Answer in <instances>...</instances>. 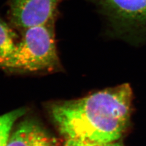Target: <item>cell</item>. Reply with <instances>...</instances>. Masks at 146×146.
Here are the masks:
<instances>
[{
    "mask_svg": "<svg viewBox=\"0 0 146 146\" xmlns=\"http://www.w3.org/2000/svg\"><path fill=\"white\" fill-rule=\"evenodd\" d=\"M6 146H62L37 121L26 119L12 130Z\"/></svg>",
    "mask_w": 146,
    "mask_h": 146,
    "instance_id": "cell-5",
    "label": "cell"
},
{
    "mask_svg": "<svg viewBox=\"0 0 146 146\" xmlns=\"http://www.w3.org/2000/svg\"><path fill=\"white\" fill-rule=\"evenodd\" d=\"M133 93L124 84L80 99L49 104L48 111L64 139L119 141L129 127Z\"/></svg>",
    "mask_w": 146,
    "mask_h": 146,
    "instance_id": "cell-1",
    "label": "cell"
},
{
    "mask_svg": "<svg viewBox=\"0 0 146 146\" xmlns=\"http://www.w3.org/2000/svg\"><path fill=\"white\" fill-rule=\"evenodd\" d=\"M114 20L127 26L146 27V0H98Z\"/></svg>",
    "mask_w": 146,
    "mask_h": 146,
    "instance_id": "cell-4",
    "label": "cell"
},
{
    "mask_svg": "<svg viewBox=\"0 0 146 146\" xmlns=\"http://www.w3.org/2000/svg\"><path fill=\"white\" fill-rule=\"evenodd\" d=\"M26 113V109L21 108L0 116V146H6L15 123Z\"/></svg>",
    "mask_w": 146,
    "mask_h": 146,
    "instance_id": "cell-7",
    "label": "cell"
},
{
    "mask_svg": "<svg viewBox=\"0 0 146 146\" xmlns=\"http://www.w3.org/2000/svg\"><path fill=\"white\" fill-rule=\"evenodd\" d=\"M59 0H11L9 16L12 25L23 30L54 20Z\"/></svg>",
    "mask_w": 146,
    "mask_h": 146,
    "instance_id": "cell-3",
    "label": "cell"
},
{
    "mask_svg": "<svg viewBox=\"0 0 146 146\" xmlns=\"http://www.w3.org/2000/svg\"><path fill=\"white\" fill-rule=\"evenodd\" d=\"M53 23L22 30L14 52L0 68L22 73L48 72L58 68Z\"/></svg>",
    "mask_w": 146,
    "mask_h": 146,
    "instance_id": "cell-2",
    "label": "cell"
},
{
    "mask_svg": "<svg viewBox=\"0 0 146 146\" xmlns=\"http://www.w3.org/2000/svg\"><path fill=\"white\" fill-rule=\"evenodd\" d=\"M62 146H124L119 141L108 143H90L79 140L64 139Z\"/></svg>",
    "mask_w": 146,
    "mask_h": 146,
    "instance_id": "cell-8",
    "label": "cell"
},
{
    "mask_svg": "<svg viewBox=\"0 0 146 146\" xmlns=\"http://www.w3.org/2000/svg\"><path fill=\"white\" fill-rule=\"evenodd\" d=\"M18 42L15 32L5 21L0 19V66L12 56Z\"/></svg>",
    "mask_w": 146,
    "mask_h": 146,
    "instance_id": "cell-6",
    "label": "cell"
}]
</instances>
